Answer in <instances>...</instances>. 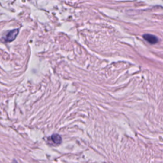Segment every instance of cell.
Instances as JSON below:
<instances>
[{
	"mask_svg": "<svg viewBox=\"0 0 163 163\" xmlns=\"http://www.w3.org/2000/svg\"><path fill=\"white\" fill-rule=\"evenodd\" d=\"M18 34H19V30H17V29L10 31L7 33V35L5 37V41L7 42H12V41H14L16 38L17 36L18 35Z\"/></svg>",
	"mask_w": 163,
	"mask_h": 163,
	"instance_id": "1",
	"label": "cell"
},
{
	"mask_svg": "<svg viewBox=\"0 0 163 163\" xmlns=\"http://www.w3.org/2000/svg\"><path fill=\"white\" fill-rule=\"evenodd\" d=\"M143 37L145 40L147 41L149 43L151 44H155L156 43H158V38L155 36L152 35V34H144Z\"/></svg>",
	"mask_w": 163,
	"mask_h": 163,
	"instance_id": "2",
	"label": "cell"
},
{
	"mask_svg": "<svg viewBox=\"0 0 163 163\" xmlns=\"http://www.w3.org/2000/svg\"><path fill=\"white\" fill-rule=\"evenodd\" d=\"M49 139H51L52 141L57 145L60 144L62 142V138L59 135H53L49 138Z\"/></svg>",
	"mask_w": 163,
	"mask_h": 163,
	"instance_id": "3",
	"label": "cell"
}]
</instances>
